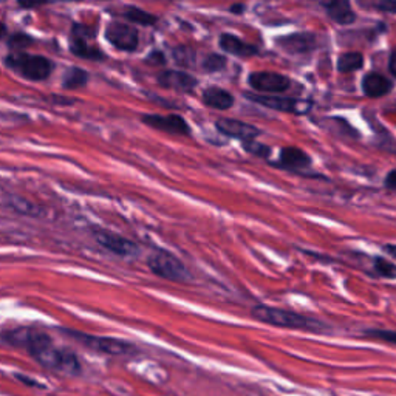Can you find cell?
<instances>
[{
    "label": "cell",
    "instance_id": "83f0119b",
    "mask_svg": "<svg viewBox=\"0 0 396 396\" xmlns=\"http://www.w3.org/2000/svg\"><path fill=\"white\" fill-rule=\"evenodd\" d=\"M243 147L246 152L254 156L262 158V160H269L271 147H268L267 144H262V143H259V141L254 139V141H248V143H243Z\"/></svg>",
    "mask_w": 396,
    "mask_h": 396
},
{
    "label": "cell",
    "instance_id": "7a4b0ae2",
    "mask_svg": "<svg viewBox=\"0 0 396 396\" xmlns=\"http://www.w3.org/2000/svg\"><path fill=\"white\" fill-rule=\"evenodd\" d=\"M252 318L263 323L274 325V327L280 328H293V330H306V331H314L321 333L325 328V323H322L318 319L308 318V316L299 314L289 310H280V308L268 306V305H256L252 308Z\"/></svg>",
    "mask_w": 396,
    "mask_h": 396
},
{
    "label": "cell",
    "instance_id": "8992f818",
    "mask_svg": "<svg viewBox=\"0 0 396 396\" xmlns=\"http://www.w3.org/2000/svg\"><path fill=\"white\" fill-rule=\"evenodd\" d=\"M245 98L250 101L263 105L267 109H272L277 112L293 113V115H306L311 110L313 102L306 100H294V98H282L276 95H260V93H245Z\"/></svg>",
    "mask_w": 396,
    "mask_h": 396
},
{
    "label": "cell",
    "instance_id": "30bf717a",
    "mask_svg": "<svg viewBox=\"0 0 396 396\" xmlns=\"http://www.w3.org/2000/svg\"><path fill=\"white\" fill-rule=\"evenodd\" d=\"M248 84L260 95H276L289 90L291 79L276 72H254L248 76Z\"/></svg>",
    "mask_w": 396,
    "mask_h": 396
},
{
    "label": "cell",
    "instance_id": "277c9868",
    "mask_svg": "<svg viewBox=\"0 0 396 396\" xmlns=\"http://www.w3.org/2000/svg\"><path fill=\"white\" fill-rule=\"evenodd\" d=\"M147 267L155 276L164 280L177 282V284H189L192 280V274L186 265L173 252L164 248L154 250L147 259Z\"/></svg>",
    "mask_w": 396,
    "mask_h": 396
},
{
    "label": "cell",
    "instance_id": "4fadbf2b",
    "mask_svg": "<svg viewBox=\"0 0 396 396\" xmlns=\"http://www.w3.org/2000/svg\"><path fill=\"white\" fill-rule=\"evenodd\" d=\"M274 166L288 172L305 175V171L310 169L311 166V158L299 147H284L279 154V161H276Z\"/></svg>",
    "mask_w": 396,
    "mask_h": 396
},
{
    "label": "cell",
    "instance_id": "836d02e7",
    "mask_svg": "<svg viewBox=\"0 0 396 396\" xmlns=\"http://www.w3.org/2000/svg\"><path fill=\"white\" fill-rule=\"evenodd\" d=\"M230 10H231L232 14H242V13L245 11V5L237 4V5H232V6L230 8Z\"/></svg>",
    "mask_w": 396,
    "mask_h": 396
},
{
    "label": "cell",
    "instance_id": "e0dca14e",
    "mask_svg": "<svg viewBox=\"0 0 396 396\" xmlns=\"http://www.w3.org/2000/svg\"><path fill=\"white\" fill-rule=\"evenodd\" d=\"M392 81L381 73L370 72L363 77V92L368 98H382L392 92Z\"/></svg>",
    "mask_w": 396,
    "mask_h": 396
},
{
    "label": "cell",
    "instance_id": "ac0fdd59",
    "mask_svg": "<svg viewBox=\"0 0 396 396\" xmlns=\"http://www.w3.org/2000/svg\"><path fill=\"white\" fill-rule=\"evenodd\" d=\"M201 98H203V102L208 105V107L222 110V112L230 110L235 102L234 96L230 92L225 89H220L217 85H210L208 89H205Z\"/></svg>",
    "mask_w": 396,
    "mask_h": 396
},
{
    "label": "cell",
    "instance_id": "8fae6325",
    "mask_svg": "<svg viewBox=\"0 0 396 396\" xmlns=\"http://www.w3.org/2000/svg\"><path fill=\"white\" fill-rule=\"evenodd\" d=\"M141 121L144 122L146 126L152 127L155 130L164 132V134L171 135H191V127L188 124V121L180 115H143Z\"/></svg>",
    "mask_w": 396,
    "mask_h": 396
},
{
    "label": "cell",
    "instance_id": "44dd1931",
    "mask_svg": "<svg viewBox=\"0 0 396 396\" xmlns=\"http://www.w3.org/2000/svg\"><path fill=\"white\" fill-rule=\"evenodd\" d=\"M364 56L358 51H348L338 59V70L341 73H353L363 68Z\"/></svg>",
    "mask_w": 396,
    "mask_h": 396
},
{
    "label": "cell",
    "instance_id": "7402d4cb",
    "mask_svg": "<svg viewBox=\"0 0 396 396\" xmlns=\"http://www.w3.org/2000/svg\"><path fill=\"white\" fill-rule=\"evenodd\" d=\"M121 14L124 16L129 22L143 25V26H152L158 21L156 16L141 10V8H137V6H126L124 11H122Z\"/></svg>",
    "mask_w": 396,
    "mask_h": 396
},
{
    "label": "cell",
    "instance_id": "1f68e13d",
    "mask_svg": "<svg viewBox=\"0 0 396 396\" xmlns=\"http://www.w3.org/2000/svg\"><path fill=\"white\" fill-rule=\"evenodd\" d=\"M384 184H385V188L396 189V169H393V171H390L389 173H387V177L384 180Z\"/></svg>",
    "mask_w": 396,
    "mask_h": 396
},
{
    "label": "cell",
    "instance_id": "7c38bea8",
    "mask_svg": "<svg viewBox=\"0 0 396 396\" xmlns=\"http://www.w3.org/2000/svg\"><path fill=\"white\" fill-rule=\"evenodd\" d=\"M215 127L220 134H223L225 137H230V138L240 139L242 143L254 141L256 137L260 135V130L256 126L234 118H220L215 121Z\"/></svg>",
    "mask_w": 396,
    "mask_h": 396
},
{
    "label": "cell",
    "instance_id": "4dcf8cb0",
    "mask_svg": "<svg viewBox=\"0 0 396 396\" xmlns=\"http://www.w3.org/2000/svg\"><path fill=\"white\" fill-rule=\"evenodd\" d=\"M147 64H154V65H163L166 63V58L161 51H154L152 55H149V58L146 59Z\"/></svg>",
    "mask_w": 396,
    "mask_h": 396
},
{
    "label": "cell",
    "instance_id": "9c48e42d",
    "mask_svg": "<svg viewBox=\"0 0 396 396\" xmlns=\"http://www.w3.org/2000/svg\"><path fill=\"white\" fill-rule=\"evenodd\" d=\"M104 36L109 43L119 51H135L139 46V33L129 23L124 22H110L105 26Z\"/></svg>",
    "mask_w": 396,
    "mask_h": 396
},
{
    "label": "cell",
    "instance_id": "e575fe53",
    "mask_svg": "<svg viewBox=\"0 0 396 396\" xmlns=\"http://www.w3.org/2000/svg\"><path fill=\"white\" fill-rule=\"evenodd\" d=\"M384 250H385V252H389L390 256L396 257V245H385Z\"/></svg>",
    "mask_w": 396,
    "mask_h": 396
},
{
    "label": "cell",
    "instance_id": "52a82bcc",
    "mask_svg": "<svg viewBox=\"0 0 396 396\" xmlns=\"http://www.w3.org/2000/svg\"><path fill=\"white\" fill-rule=\"evenodd\" d=\"M93 239L98 242L102 248L110 251L112 254L119 257H137L139 254V246L132 242L130 239H126L117 232H112L109 230H102V228H93Z\"/></svg>",
    "mask_w": 396,
    "mask_h": 396
},
{
    "label": "cell",
    "instance_id": "d4e9b609",
    "mask_svg": "<svg viewBox=\"0 0 396 396\" xmlns=\"http://www.w3.org/2000/svg\"><path fill=\"white\" fill-rule=\"evenodd\" d=\"M8 48L13 50V53H22V50L28 48L34 43V39L25 33H14L8 38Z\"/></svg>",
    "mask_w": 396,
    "mask_h": 396
},
{
    "label": "cell",
    "instance_id": "d6a6232c",
    "mask_svg": "<svg viewBox=\"0 0 396 396\" xmlns=\"http://www.w3.org/2000/svg\"><path fill=\"white\" fill-rule=\"evenodd\" d=\"M389 70H390V73L396 77V50L392 51V55H390V59H389Z\"/></svg>",
    "mask_w": 396,
    "mask_h": 396
},
{
    "label": "cell",
    "instance_id": "f1b7e54d",
    "mask_svg": "<svg viewBox=\"0 0 396 396\" xmlns=\"http://www.w3.org/2000/svg\"><path fill=\"white\" fill-rule=\"evenodd\" d=\"M367 338H373V339H380L384 342H389V344L396 346V331L392 330H367L365 333Z\"/></svg>",
    "mask_w": 396,
    "mask_h": 396
},
{
    "label": "cell",
    "instance_id": "f546056e",
    "mask_svg": "<svg viewBox=\"0 0 396 396\" xmlns=\"http://www.w3.org/2000/svg\"><path fill=\"white\" fill-rule=\"evenodd\" d=\"M372 6L376 8V10L382 11V13L396 14V2H395V0H381V2L372 4Z\"/></svg>",
    "mask_w": 396,
    "mask_h": 396
},
{
    "label": "cell",
    "instance_id": "2e32d148",
    "mask_svg": "<svg viewBox=\"0 0 396 396\" xmlns=\"http://www.w3.org/2000/svg\"><path fill=\"white\" fill-rule=\"evenodd\" d=\"M218 46L223 51L230 53V55L237 58H251V56H256L259 53L257 47L242 41L239 36H235V34L231 33H223L222 36H220Z\"/></svg>",
    "mask_w": 396,
    "mask_h": 396
},
{
    "label": "cell",
    "instance_id": "6da1fadb",
    "mask_svg": "<svg viewBox=\"0 0 396 396\" xmlns=\"http://www.w3.org/2000/svg\"><path fill=\"white\" fill-rule=\"evenodd\" d=\"M4 341L10 346L26 348V351L42 367L68 376L81 373V363H79L77 356L70 350L58 348L46 333L30 328H17L5 333Z\"/></svg>",
    "mask_w": 396,
    "mask_h": 396
},
{
    "label": "cell",
    "instance_id": "5b68a950",
    "mask_svg": "<svg viewBox=\"0 0 396 396\" xmlns=\"http://www.w3.org/2000/svg\"><path fill=\"white\" fill-rule=\"evenodd\" d=\"M95 38V30L90 26L82 25V23H73L72 28V38H70V51L75 56L89 59V60H100L105 59V55L101 48H98L90 41Z\"/></svg>",
    "mask_w": 396,
    "mask_h": 396
},
{
    "label": "cell",
    "instance_id": "ffe728a7",
    "mask_svg": "<svg viewBox=\"0 0 396 396\" xmlns=\"http://www.w3.org/2000/svg\"><path fill=\"white\" fill-rule=\"evenodd\" d=\"M89 81H90L89 72H85L84 68H79V67H70L65 70L60 84H63V87L67 90H75V89H81V87H84Z\"/></svg>",
    "mask_w": 396,
    "mask_h": 396
},
{
    "label": "cell",
    "instance_id": "3957f363",
    "mask_svg": "<svg viewBox=\"0 0 396 396\" xmlns=\"http://www.w3.org/2000/svg\"><path fill=\"white\" fill-rule=\"evenodd\" d=\"M6 68L13 73L28 81H46L55 70V63L51 59L41 55H30V53H10L4 59Z\"/></svg>",
    "mask_w": 396,
    "mask_h": 396
},
{
    "label": "cell",
    "instance_id": "cb8c5ba5",
    "mask_svg": "<svg viewBox=\"0 0 396 396\" xmlns=\"http://www.w3.org/2000/svg\"><path fill=\"white\" fill-rule=\"evenodd\" d=\"M172 56L175 59V63L181 67H188L192 68L196 67V51L188 48V47H177L172 50Z\"/></svg>",
    "mask_w": 396,
    "mask_h": 396
},
{
    "label": "cell",
    "instance_id": "9a60e30c",
    "mask_svg": "<svg viewBox=\"0 0 396 396\" xmlns=\"http://www.w3.org/2000/svg\"><path fill=\"white\" fill-rule=\"evenodd\" d=\"M276 43L289 55H304V53H310L316 48L318 39L313 33H296L279 38Z\"/></svg>",
    "mask_w": 396,
    "mask_h": 396
},
{
    "label": "cell",
    "instance_id": "5bb4252c",
    "mask_svg": "<svg viewBox=\"0 0 396 396\" xmlns=\"http://www.w3.org/2000/svg\"><path fill=\"white\" fill-rule=\"evenodd\" d=\"M156 82L160 84L163 89L175 90L178 93H192L198 84L197 79L192 75L186 72H180V70H164V72L158 73Z\"/></svg>",
    "mask_w": 396,
    "mask_h": 396
},
{
    "label": "cell",
    "instance_id": "603a6c76",
    "mask_svg": "<svg viewBox=\"0 0 396 396\" xmlns=\"http://www.w3.org/2000/svg\"><path fill=\"white\" fill-rule=\"evenodd\" d=\"M6 203L10 205L16 213H19L22 215H28V217H41V208L36 206L34 203H31L30 200H26L23 197H17V196H11L10 198H6Z\"/></svg>",
    "mask_w": 396,
    "mask_h": 396
},
{
    "label": "cell",
    "instance_id": "d6986e66",
    "mask_svg": "<svg viewBox=\"0 0 396 396\" xmlns=\"http://www.w3.org/2000/svg\"><path fill=\"white\" fill-rule=\"evenodd\" d=\"M322 6L328 17L339 25H350L356 21V13L351 10V5L346 0H334V2H323Z\"/></svg>",
    "mask_w": 396,
    "mask_h": 396
},
{
    "label": "cell",
    "instance_id": "ba28073f",
    "mask_svg": "<svg viewBox=\"0 0 396 396\" xmlns=\"http://www.w3.org/2000/svg\"><path fill=\"white\" fill-rule=\"evenodd\" d=\"M65 333H68L70 336L81 342V344H84L85 347H89L96 351H101V353H105V355H129V353H132V351H135L134 346L129 344V342L119 341V339L90 336V334L70 331V330H65Z\"/></svg>",
    "mask_w": 396,
    "mask_h": 396
},
{
    "label": "cell",
    "instance_id": "4316f807",
    "mask_svg": "<svg viewBox=\"0 0 396 396\" xmlns=\"http://www.w3.org/2000/svg\"><path fill=\"white\" fill-rule=\"evenodd\" d=\"M226 58L222 56V55H209L203 59V63H201V68L205 70V72H209V73H217L220 72V70H223L226 67Z\"/></svg>",
    "mask_w": 396,
    "mask_h": 396
},
{
    "label": "cell",
    "instance_id": "484cf974",
    "mask_svg": "<svg viewBox=\"0 0 396 396\" xmlns=\"http://www.w3.org/2000/svg\"><path fill=\"white\" fill-rule=\"evenodd\" d=\"M373 268H375L376 274L380 277L396 279V265L393 262H389L382 257H376L373 260Z\"/></svg>",
    "mask_w": 396,
    "mask_h": 396
}]
</instances>
